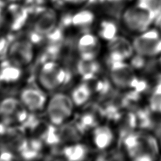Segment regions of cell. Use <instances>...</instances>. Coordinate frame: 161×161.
<instances>
[{
	"instance_id": "d6986e66",
	"label": "cell",
	"mask_w": 161,
	"mask_h": 161,
	"mask_svg": "<svg viewBox=\"0 0 161 161\" xmlns=\"http://www.w3.org/2000/svg\"><path fill=\"white\" fill-rule=\"evenodd\" d=\"M95 14L93 11L88 9L79 11L71 17V24L80 29H86L93 24L95 21Z\"/></svg>"
},
{
	"instance_id": "44dd1931",
	"label": "cell",
	"mask_w": 161,
	"mask_h": 161,
	"mask_svg": "<svg viewBox=\"0 0 161 161\" xmlns=\"http://www.w3.org/2000/svg\"><path fill=\"white\" fill-rule=\"evenodd\" d=\"M87 152L86 146L79 143L69 144L63 149V155L69 160H84L87 156Z\"/></svg>"
},
{
	"instance_id": "9c48e42d",
	"label": "cell",
	"mask_w": 161,
	"mask_h": 161,
	"mask_svg": "<svg viewBox=\"0 0 161 161\" xmlns=\"http://www.w3.org/2000/svg\"><path fill=\"white\" fill-rule=\"evenodd\" d=\"M38 10L33 24V33L42 39L57 29L58 15L53 8L41 7Z\"/></svg>"
},
{
	"instance_id": "7c38bea8",
	"label": "cell",
	"mask_w": 161,
	"mask_h": 161,
	"mask_svg": "<svg viewBox=\"0 0 161 161\" xmlns=\"http://www.w3.org/2000/svg\"><path fill=\"white\" fill-rule=\"evenodd\" d=\"M20 100L28 111L37 113L47 105V100L44 92L34 87L24 88L20 94Z\"/></svg>"
},
{
	"instance_id": "cb8c5ba5",
	"label": "cell",
	"mask_w": 161,
	"mask_h": 161,
	"mask_svg": "<svg viewBox=\"0 0 161 161\" xmlns=\"http://www.w3.org/2000/svg\"><path fill=\"white\" fill-rule=\"evenodd\" d=\"M130 1V0H103V2H106V4L109 5V7H112L114 11L117 12H122L125 9L124 7L126 3Z\"/></svg>"
},
{
	"instance_id": "83f0119b",
	"label": "cell",
	"mask_w": 161,
	"mask_h": 161,
	"mask_svg": "<svg viewBox=\"0 0 161 161\" xmlns=\"http://www.w3.org/2000/svg\"><path fill=\"white\" fill-rule=\"evenodd\" d=\"M4 26V8L0 7V29Z\"/></svg>"
},
{
	"instance_id": "4fadbf2b",
	"label": "cell",
	"mask_w": 161,
	"mask_h": 161,
	"mask_svg": "<svg viewBox=\"0 0 161 161\" xmlns=\"http://www.w3.org/2000/svg\"><path fill=\"white\" fill-rule=\"evenodd\" d=\"M77 50L80 59H96L101 50L99 38L93 33L83 34L77 42Z\"/></svg>"
},
{
	"instance_id": "4316f807",
	"label": "cell",
	"mask_w": 161,
	"mask_h": 161,
	"mask_svg": "<svg viewBox=\"0 0 161 161\" xmlns=\"http://www.w3.org/2000/svg\"><path fill=\"white\" fill-rule=\"evenodd\" d=\"M62 1L71 4H80L88 1V0H62Z\"/></svg>"
},
{
	"instance_id": "5bb4252c",
	"label": "cell",
	"mask_w": 161,
	"mask_h": 161,
	"mask_svg": "<svg viewBox=\"0 0 161 161\" xmlns=\"http://www.w3.org/2000/svg\"><path fill=\"white\" fill-rule=\"evenodd\" d=\"M93 142L99 150H105L113 144L114 134L110 126L98 125L94 128L93 131Z\"/></svg>"
},
{
	"instance_id": "5b68a950",
	"label": "cell",
	"mask_w": 161,
	"mask_h": 161,
	"mask_svg": "<svg viewBox=\"0 0 161 161\" xmlns=\"http://www.w3.org/2000/svg\"><path fill=\"white\" fill-rule=\"evenodd\" d=\"M132 44L136 54L148 59L158 57L161 54V33L158 29L149 28L138 34Z\"/></svg>"
},
{
	"instance_id": "6da1fadb",
	"label": "cell",
	"mask_w": 161,
	"mask_h": 161,
	"mask_svg": "<svg viewBox=\"0 0 161 161\" xmlns=\"http://www.w3.org/2000/svg\"><path fill=\"white\" fill-rule=\"evenodd\" d=\"M123 143L127 156L134 160L151 161L160 156L159 142L147 132H131L124 138Z\"/></svg>"
},
{
	"instance_id": "ba28073f",
	"label": "cell",
	"mask_w": 161,
	"mask_h": 161,
	"mask_svg": "<svg viewBox=\"0 0 161 161\" xmlns=\"http://www.w3.org/2000/svg\"><path fill=\"white\" fill-rule=\"evenodd\" d=\"M0 118L6 126L24 124L28 118V110L21 100L15 97H7L0 101Z\"/></svg>"
},
{
	"instance_id": "9a60e30c",
	"label": "cell",
	"mask_w": 161,
	"mask_h": 161,
	"mask_svg": "<svg viewBox=\"0 0 161 161\" xmlns=\"http://www.w3.org/2000/svg\"><path fill=\"white\" fill-rule=\"evenodd\" d=\"M59 129H57L59 143H64L69 145L71 143H78L81 138L83 129L78 123L77 124H67L59 126Z\"/></svg>"
},
{
	"instance_id": "277c9868",
	"label": "cell",
	"mask_w": 161,
	"mask_h": 161,
	"mask_svg": "<svg viewBox=\"0 0 161 161\" xmlns=\"http://www.w3.org/2000/svg\"><path fill=\"white\" fill-rule=\"evenodd\" d=\"M74 105L71 96L62 93L54 94L45 108L50 122L55 126L64 125L72 115Z\"/></svg>"
},
{
	"instance_id": "7402d4cb",
	"label": "cell",
	"mask_w": 161,
	"mask_h": 161,
	"mask_svg": "<svg viewBox=\"0 0 161 161\" xmlns=\"http://www.w3.org/2000/svg\"><path fill=\"white\" fill-rule=\"evenodd\" d=\"M98 35L103 39L110 40L117 36V26L112 20H104L100 23L98 27Z\"/></svg>"
},
{
	"instance_id": "4dcf8cb0",
	"label": "cell",
	"mask_w": 161,
	"mask_h": 161,
	"mask_svg": "<svg viewBox=\"0 0 161 161\" xmlns=\"http://www.w3.org/2000/svg\"><path fill=\"white\" fill-rule=\"evenodd\" d=\"M159 21V27H158V31H160V33H161V17L160 18V19L158 20Z\"/></svg>"
},
{
	"instance_id": "8992f818",
	"label": "cell",
	"mask_w": 161,
	"mask_h": 161,
	"mask_svg": "<svg viewBox=\"0 0 161 161\" xmlns=\"http://www.w3.org/2000/svg\"><path fill=\"white\" fill-rule=\"evenodd\" d=\"M67 73L63 66L54 60H49L42 65L38 73V81L42 88L54 91L64 84Z\"/></svg>"
},
{
	"instance_id": "3957f363",
	"label": "cell",
	"mask_w": 161,
	"mask_h": 161,
	"mask_svg": "<svg viewBox=\"0 0 161 161\" xmlns=\"http://www.w3.org/2000/svg\"><path fill=\"white\" fill-rule=\"evenodd\" d=\"M109 75L112 83L121 90L130 91L139 93L146 88V83L141 80L136 71L126 61L110 62Z\"/></svg>"
},
{
	"instance_id": "7a4b0ae2",
	"label": "cell",
	"mask_w": 161,
	"mask_h": 161,
	"mask_svg": "<svg viewBox=\"0 0 161 161\" xmlns=\"http://www.w3.org/2000/svg\"><path fill=\"white\" fill-rule=\"evenodd\" d=\"M158 19L159 14L156 10L139 1L126 7L121 14L122 24L126 29L137 34L149 29Z\"/></svg>"
},
{
	"instance_id": "30bf717a",
	"label": "cell",
	"mask_w": 161,
	"mask_h": 161,
	"mask_svg": "<svg viewBox=\"0 0 161 161\" xmlns=\"http://www.w3.org/2000/svg\"><path fill=\"white\" fill-rule=\"evenodd\" d=\"M29 16L28 8L17 2L8 5L4 10V25L10 31H18L26 24Z\"/></svg>"
},
{
	"instance_id": "8fae6325",
	"label": "cell",
	"mask_w": 161,
	"mask_h": 161,
	"mask_svg": "<svg viewBox=\"0 0 161 161\" xmlns=\"http://www.w3.org/2000/svg\"><path fill=\"white\" fill-rule=\"evenodd\" d=\"M108 54L110 62L126 61L135 54L132 42L125 37L116 36L108 41Z\"/></svg>"
},
{
	"instance_id": "603a6c76",
	"label": "cell",
	"mask_w": 161,
	"mask_h": 161,
	"mask_svg": "<svg viewBox=\"0 0 161 161\" xmlns=\"http://www.w3.org/2000/svg\"><path fill=\"white\" fill-rule=\"evenodd\" d=\"M149 110L161 114V81L155 86L149 98Z\"/></svg>"
},
{
	"instance_id": "f1b7e54d",
	"label": "cell",
	"mask_w": 161,
	"mask_h": 161,
	"mask_svg": "<svg viewBox=\"0 0 161 161\" xmlns=\"http://www.w3.org/2000/svg\"><path fill=\"white\" fill-rule=\"evenodd\" d=\"M157 67H158V70L159 71V72L160 73L161 75V54L158 57V60H157Z\"/></svg>"
},
{
	"instance_id": "2e32d148",
	"label": "cell",
	"mask_w": 161,
	"mask_h": 161,
	"mask_svg": "<svg viewBox=\"0 0 161 161\" xmlns=\"http://www.w3.org/2000/svg\"><path fill=\"white\" fill-rule=\"evenodd\" d=\"M114 117L117 125L118 134L123 139L126 135L134 131V129L138 126L136 114L131 112L117 114Z\"/></svg>"
},
{
	"instance_id": "52a82bcc",
	"label": "cell",
	"mask_w": 161,
	"mask_h": 161,
	"mask_svg": "<svg viewBox=\"0 0 161 161\" xmlns=\"http://www.w3.org/2000/svg\"><path fill=\"white\" fill-rule=\"evenodd\" d=\"M35 50L33 42L28 38H19L9 43L7 60L19 67L29 65L34 59Z\"/></svg>"
},
{
	"instance_id": "ffe728a7",
	"label": "cell",
	"mask_w": 161,
	"mask_h": 161,
	"mask_svg": "<svg viewBox=\"0 0 161 161\" xmlns=\"http://www.w3.org/2000/svg\"><path fill=\"white\" fill-rule=\"evenodd\" d=\"M92 93L93 91L90 86L88 83H83L74 89L71 97L74 105L80 106L85 105L88 101L92 96Z\"/></svg>"
},
{
	"instance_id": "ac0fdd59",
	"label": "cell",
	"mask_w": 161,
	"mask_h": 161,
	"mask_svg": "<svg viewBox=\"0 0 161 161\" xmlns=\"http://www.w3.org/2000/svg\"><path fill=\"white\" fill-rule=\"evenodd\" d=\"M100 71V66L96 59H80L77 64V71L86 80L95 78Z\"/></svg>"
},
{
	"instance_id": "1f68e13d",
	"label": "cell",
	"mask_w": 161,
	"mask_h": 161,
	"mask_svg": "<svg viewBox=\"0 0 161 161\" xmlns=\"http://www.w3.org/2000/svg\"><path fill=\"white\" fill-rule=\"evenodd\" d=\"M159 144H160V151H161V134H160V141H159Z\"/></svg>"
},
{
	"instance_id": "d4e9b609",
	"label": "cell",
	"mask_w": 161,
	"mask_h": 161,
	"mask_svg": "<svg viewBox=\"0 0 161 161\" xmlns=\"http://www.w3.org/2000/svg\"><path fill=\"white\" fill-rule=\"evenodd\" d=\"M9 43L5 36L0 35V57L7 56V53Z\"/></svg>"
},
{
	"instance_id": "484cf974",
	"label": "cell",
	"mask_w": 161,
	"mask_h": 161,
	"mask_svg": "<svg viewBox=\"0 0 161 161\" xmlns=\"http://www.w3.org/2000/svg\"><path fill=\"white\" fill-rule=\"evenodd\" d=\"M17 2V0H0V7L2 8H5L8 5Z\"/></svg>"
},
{
	"instance_id": "f546056e",
	"label": "cell",
	"mask_w": 161,
	"mask_h": 161,
	"mask_svg": "<svg viewBox=\"0 0 161 161\" xmlns=\"http://www.w3.org/2000/svg\"><path fill=\"white\" fill-rule=\"evenodd\" d=\"M36 2L39 3L40 4H44V3H47V2H54L57 1V0H36Z\"/></svg>"
},
{
	"instance_id": "e0dca14e",
	"label": "cell",
	"mask_w": 161,
	"mask_h": 161,
	"mask_svg": "<svg viewBox=\"0 0 161 161\" xmlns=\"http://www.w3.org/2000/svg\"><path fill=\"white\" fill-rule=\"evenodd\" d=\"M21 67L7 62L3 64L0 69V82L5 84L16 83L21 77Z\"/></svg>"
}]
</instances>
